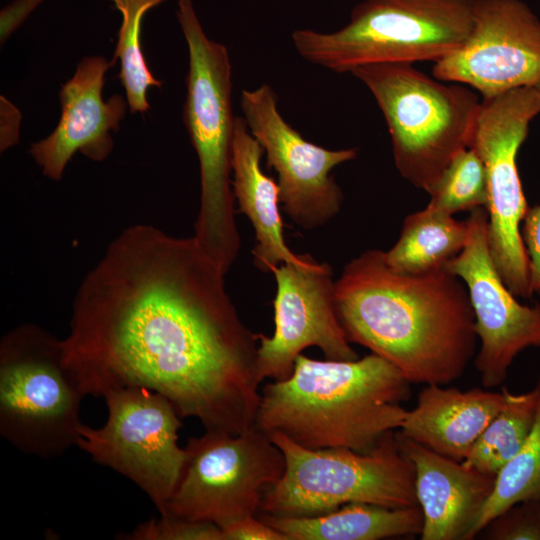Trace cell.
Here are the masks:
<instances>
[{"label":"cell","instance_id":"6da1fadb","mask_svg":"<svg viewBox=\"0 0 540 540\" xmlns=\"http://www.w3.org/2000/svg\"><path fill=\"white\" fill-rule=\"evenodd\" d=\"M194 236L124 229L82 280L62 339L84 394L146 387L205 431L240 434L260 403L259 334Z\"/></svg>","mask_w":540,"mask_h":540},{"label":"cell","instance_id":"7a4b0ae2","mask_svg":"<svg viewBox=\"0 0 540 540\" xmlns=\"http://www.w3.org/2000/svg\"><path fill=\"white\" fill-rule=\"evenodd\" d=\"M334 300L348 340L390 362L411 384H450L475 355L467 289L445 268L401 273L384 251L369 249L344 266Z\"/></svg>","mask_w":540,"mask_h":540},{"label":"cell","instance_id":"3957f363","mask_svg":"<svg viewBox=\"0 0 540 540\" xmlns=\"http://www.w3.org/2000/svg\"><path fill=\"white\" fill-rule=\"evenodd\" d=\"M410 385L373 353L348 361L300 354L289 377L261 387L255 426L310 449L370 452L400 429Z\"/></svg>","mask_w":540,"mask_h":540},{"label":"cell","instance_id":"277c9868","mask_svg":"<svg viewBox=\"0 0 540 540\" xmlns=\"http://www.w3.org/2000/svg\"><path fill=\"white\" fill-rule=\"evenodd\" d=\"M176 16L189 53L182 118L200 167L194 237L226 274L241 247L232 188V66L227 48L203 31L192 0H178Z\"/></svg>","mask_w":540,"mask_h":540},{"label":"cell","instance_id":"5b68a950","mask_svg":"<svg viewBox=\"0 0 540 540\" xmlns=\"http://www.w3.org/2000/svg\"><path fill=\"white\" fill-rule=\"evenodd\" d=\"M350 73L384 116L399 174L429 193L453 157L470 146L481 100L465 85L433 79L409 63L363 65Z\"/></svg>","mask_w":540,"mask_h":540},{"label":"cell","instance_id":"8992f818","mask_svg":"<svg viewBox=\"0 0 540 540\" xmlns=\"http://www.w3.org/2000/svg\"><path fill=\"white\" fill-rule=\"evenodd\" d=\"M475 0H364L333 33L299 29L293 45L305 60L334 71L380 63L438 61L472 27Z\"/></svg>","mask_w":540,"mask_h":540},{"label":"cell","instance_id":"52a82bcc","mask_svg":"<svg viewBox=\"0 0 540 540\" xmlns=\"http://www.w3.org/2000/svg\"><path fill=\"white\" fill-rule=\"evenodd\" d=\"M388 433L370 452L347 448L310 449L286 435L268 434L282 451V477L262 496L258 514L313 517L349 503L388 508L418 505L411 461Z\"/></svg>","mask_w":540,"mask_h":540},{"label":"cell","instance_id":"ba28073f","mask_svg":"<svg viewBox=\"0 0 540 540\" xmlns=\"http://www.w3.org/2000/svg\"><path fill=\"white\" fill-rule=\"evenodd\" d=\"M84 394L64 356L62 340L23 323L0 341V434L43 459L76 446Z\"/></svg>","mask_w":540,"mask_h":540},{"label":"cell","instance_id":"9c48e42d","mask_svg":"<svg viewBox=\"0 0 540 540\" xmlns=\"http://www.w3.org/2000/svg\"><path fill=\"white\" fill-rule=\"evenodd\" d=\"M176 487L160 515L211 522L221 529L257 516L264 491L285 470L282 451L255 425L240 434L191 437Z\"/></svg>","mask_w":540,"mask_h":540},{"label":"cell","instance_id":"30bf717a","mask_svg":"<svg viewBox=\"0 0 540 540\" xmlns=\"http://www.w3.org/2000/svg\"><path fill=\"white\" fill-rule=\"evenodd\" d=\"M540 114V86H526L483 98L472 147L481 158L488 183V243L493 263L509 290L531 298L529 259L520 225L528 204L517 155L530 122Z\"/></svg>","mask_w":540,"mask_h":540},{"label":"cell","instance_id":"8fae6325","mask_svg":"<svg viewBox=\"0 0 540 540\" xmlns=\"http://www.w3.org/2000/svg\"><path fill=\"white\" fill-rule=\"evenodd\" d=\"M102 397L106 422L100 428L82 424L76 446L134 482L162 513L186 458L178 445L182 417L165 396L146 387L111 389Z\"/></svg>","mask_w":540,"mask_h":540},{"label":"cell","instance_id":"7c38bea8","mask_svg":"<svg viewBox=\"0 0 540 540\" xmlns=\"http://www.w3.org/2000/svg\"><path fill=\"white\" fill-rule=\"evenodd\" d=\"M240 105L250 133L278 175L280 203L304 230L323 226L336 216L343 192L331 171L357 157V148L332 150L302 137L280 114L277 96L268 84L241 92Z\"/></svg>","mask_w":540,"mask_h":540},{"label":"cell","instance_id":"4fadbf2b","mask_svg":"<svg viewBox=\"0 0 540 540\" xmlns=\"http://www.w3.org/2000/svg\"><path fill=\"white\" fill-rule=\"evenodd\" d=\"M466 221L465 246L444 268L467 289L480 342L475 367L483 386L494 388L506 380L519 353L540 347V305L520 303L499 275L489 249L486 208L470 211Z\"/></svg>","mask_w":540,"mask_h":540},{"label":"cell","instance_id":"5bb4252c","mask_svg":"<svg viewBox=\"0 0 540 540\" xmlns=\"http://www.w3.org/2000/svg\"><path fill=\"white\" fill-rule=\"evenodd\" d=\"M434 78L468 85L483 98L540 86V21L520 0H475L464 43L434 62Z\"/></svg>","mask_w":540,"mask_h":540},{"label":"cell","instance_id":"9a60e30c","mask_svg":"<svg viewBox=\"0 0 540 540\" xmlns=\"http://www.w3.org/2000/svg\"><path fill=\"white\" fill-rule=\"evenodd\" d=\"M276 281L274 332L259 334L258 373L283 380L296 358L308 347H318L325 359H358L338 318L335 280L327 262L311 257L305 264H281L273 269Z\"/></svg>","mask_w":540,"mask_h":540},{"label":"cell","instance_id":"2e32d148","mask_svg":"<svg viewBox=\"0 0 540 540\" xmlns=\"http://www.w3.org/2000/svg\"><path fill=\"white\" fill-rule=\"evenodd\" d=\"M114 64L103 56L85 57L74 75L61 86L60 120L49 136L34 142L29 150L46 177L61 180L76 152L96 162L110 155L111 131L119 130L128 104L119 94L112 95L108 101L102 97L105 74Z\"/></svg>","mask_w":540,"mask_h":540},{"label":"cell","instance_id":"e0dca14e","mask_svg":"<svg viewBox=\"0 0 540 540\" xmlns=\"http://www.w3.org/2000/svg\"><path fill=\"white\" fill-rule=\"evenodd\" d=\"M411 461L415 491L423 514L422 540H470L496 476L441 455L395 432Z\"/></svg>","mask_w":540,"mask_h":540},{"label":"cell","instance_id":"ac0fdd59","mask_svg":"<svg viewBox=\"0 0 540 540\" xmlns=\"http://www.w3.org/2000/svg\"><path fill=\"white\" fill-rule=\"evenodd\" d=\"M429 384L407 410L397 432L431 450L462 462L484 429L504 404L501 392L474 388L460 390Z\"/></svg>","mask_w":540,"mask_h":540},{"label":"cell","instance_id":"d6986e66","mask_svg":"<svg viewBox=\"0 0 540 540\" xmlns=\"http://www.w3.org/2000/svg\"><path fill=\"white\" fill-rule=\"evenodd\" d=\"M264 150L250 133L244 117L236 116L232 150V188L239 212L255 231L253 264L272 273L281 264H305L310 254H295L287 246L280 214L278 183L261 168Z\"/></svg>","mask_w":540,"mask_h":540},{"label":"cell","instance_id":"ffe728a7","mask_svg":"<svg viewBox=\"0 0 540 540\" xmlns=\"http://www.w3.org/2000/svg\"><path fill=\"white\" fill-rule=\"evenodd\" d=\"M257 516L288 540H378L420 535L423 527L419 505L388 508L349 503L313 517Z\"/></svg>","mask_w":540,"mask_h":540},{"label":"cell","instance_id":"44dd1931","mask_svg":"<svg viewBox=\"0 0 540 540\" xmlns=\"http://www.w3.org/2000/svg\"><path fill=\"white\" fill-rule=\"evenodd\" d=\"M467 236L466 219L460 221L426 206L406 216L398 240L384 251L385 260L401 273L433 272L462 251Z\"/></svg>","mask_w":540,"mask_h":540},{"label":"cell","instance_id":"7402d4cb","mask_svg":"<svg viewBox=\"0 0 540 540\" xmlns=\"http://www.w3.org/2000/svg\"><path fill=\"white\" fill-rule=\"evenodd\" d=\"M502 408L476 440L463 464L497 475L528 438L536 417L537 390L512 393L502 388Z\"/></svg>","mask_w":540,"mask_h":540},{"label":"cell","instance_id":"603a6c76","mask_svg":"<svg viewBox=\"0 0 540 540\" xmlns=\"http://www.w3.org/2000/svg\"><path fill=\"white\" fill-rule=\"evenodd\" d=\"M534 387L537 405L533 428L520 450L496 475L494 490L475 523L470 539L512 505L540 499V377Z\"/></svg>","mask_w":540,"mask_h":540},{"label":"cell","instance_id":"cb8c5ba5","mask_svg":"<svg viewBox=\"0 0 540 540\" xmlns=\"http://www.w3.org/2000/svg\"><path fill=\"white\" fill-rule=\"evenodd\" d=\"M122 15L118 40L112 61H120L118 78L125 89L131 112L145 113L150 109L147 91L162 86L151 73L141 45L142 21L147 11L166 0H111Z\"/></svg>","mask_w":540,"mask_h":540},{"label":"cell","instance_id":"d4e9b609","mask_svg":"<svg viewBox=\"0 0 540 540\" xmlns=\"http://www.w3.org/2000/svg\"><path fill=\"white\" fill-rule=\"evenodd\" d=\"M427 207L448 215L485 207L488 201V183L484 164L472 148L468 147L448 163L429 191Z\"/></svg>","mask_w":540,"mask_h":540},{"label":"cell","instance_id":"484cf974","mask_svg":"<svg viewBox=\"0 0 540 540\" xmlns=\"http://www.w3.org/2000/svg\"><path fill=\"white\" fill-rule=\"evenodd\" d=\"M121 539L129 540H223L222 529L214 523L160 515L139 524Z\"/></svg>","mask_w":540,"mask_h":540},{"label":"cell","instance_id":"4316f807","mask_svg":"<svg viewBox=\"0 0 540 540\" xmlns=\"http://www.w3.org/2000/svg\"><path fill=\"white\" fill-rule=\"evenodd\" d=\"M483 530H488V539L540 540V499L524 500L512 505Z\"/></svg>","mask_w":540,"mask_h":540},{"label":"cell","instance_id":"83f0119b","mask_svg":"<svg viewBox=\"0 0 540 540\" xmlns=\"http://www.w3.org/2000/svg\"><path fill=\"white\" fill-rule=\"evenodd\" d=\"M522 239L529 259L530 285L540 296V203L529 206L522 221Z\"/></svg>","mask_w":540,"mask_h":540},{"label":"cell","instance_id":"f1b7e54d","mask_svg":"<svg viewBox=\"0 0 540 540\" xmlns=\"http://www.w3.org/2000/svg\"><path fill=\"white\" fill-rule=\"evenodd\" d=\"M223 540H288L258 516H248L222 528Z\"/></svg>","mask_w":540,"mask_h":540},{"label":"cell","instance_id":"f546056e","mask_svg":"<svg viewBox=\"0 0 540 540\" xmlns=\"http://www.w3.org/2000/svg\"><path fill=\"white\" fill-rule=\"evenodd\" d=\"M0 150L6 151L19 141L20 111L4 96L0 97Z\"/></svg>","mask_w":540,"mask_h":540},{"label":"cell","instance_id":"4dcf8cb0","mask_svg":"<svg viewBox=\"0 0 540 540\" xmlns=\"http://www.w3.org/2000/svg\"><path fill=\"white\" fill-rule=\"evenodd\" d=\"M43 0H15L0 14V41L3 44L10 34L26 19Z\"/></svg>","mask_w":540,"mask_h":540}]
</instances>
